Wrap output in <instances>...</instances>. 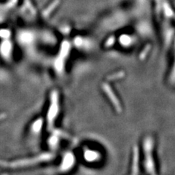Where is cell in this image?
Wrapping results in <instances>:
<instances>
[{
    "label": "cell",
    "instance_id": "6da1fadb",
    "mask_svg": "<svg viewBox=\"0 0 175 175\" xmlns=\"http://www.w3.org/2000/svg\"><path fill=\"white\" fill-rule=\"evenodd\" d=\"M154 139L151 136H147L142 140L143 166L148 174H156V165L154 158Z\"/></svg>",
    "mask_w": 175,
    "mask_h": 175
},
{
    "label": "cell",
    "instance_id": "7a4b0ae2",
    "mask_svg": "<svg viewBox=\"0 0 175 175\" xmlns=\"http://www.w3.org/2000/svg\"><path fill=\"white\" fill-rule=\"evenodd\" d=\"M60 112V93L57 89H53L49 94V102L46 113V125L49 131L54 128L56 121Z\"/></svg>",
    "mask_w": 175,
    "mask_h": 175
},
{
    "label": "cell",
    "instance_id": "3957f363",
    "mask_svg": "<svg viewBox=\"0 0 175 175\" xmlns=\"http://www.w3.org/2000/svg\"><path fill=\"white\" fill-rule=\"evenodd\" d=\"M71 51V44L67 40H64L60 45L59 51L53 61V69L58 74H62L65 69L67 60Z\"/></svg>",
    "mask_w": 175,
    "mask_h": 175
},
{
    "label": "cell",
    "instance_id": "277c9868",
    "mask_svg": "<svg viewBox=\"0 0 175 175\" xmlns=\"http://www.w3.org/2000/svg\"><path fill=\"white\" fill-rule=\"evenodd\" d=\"M75 157L72 152L65 153L61 159V163L58 166V170L61 172H67L71 170L75 165Z\"/></svg>",
    "mask_w": 175,
    "mask_h": 175
},
{
    "label": "cell",
    "instance_id": "5b68a950",
    "mask_svg": "<svg viewBox=\"0 0 175 175\" xmlns=\"http://www.w3.org/2000/svg\"><path fill=\"white\" fill-rule=\"evenodd\" d=\"M102 89L103 91L104 92V94H107V98L109 99L110 101L112 102V104H113V107L117 111H120L121 110V105L120 104V102L118 101V99L116 97L114 91L112 90L111 87L109 84L107 83H104L102 85Z\"/></svg>",
    "mask_w": 175,
    "mask_h": 175
},
{
    "label": "cell",
    "instance_id": "8992f818",
    "mask_svg": "<svg viewBox=\"0 0 175 175\" xmlns=\"http://www.w3.org/2000/svg\"><path fill=\"white\" fill-rule=\"evenodd\" d=\"M140 150L137 146H134L133 147L132 156H131V174H138L139 169H140Z\"/></svg>",
    "mask_w": 175,
    "mask_h": 175
},
{
    "label": "cell",
    "instance_id": "52a82bcc",
    "mask_svg": "<svg viewBox=\"0 0 175 175\" xmlns=\"http://www.w3.org/2000/svg\"><path fill=\"white\" fill-rule=\"evenodd\" d=\"M83 157L87 162L94 163L100 160L101 155L99 151L92 150L90 148H85L83 150Z\"/></svg>",
    "mask_w": 175,
    "mask_h": 175
},
{
    "label": "cell",
    "instance_id": "ba28073f",
    "mask_svg": "<svg viewBox=\"0 0 175 175\" xmlns=\"http://www.w3.org/2000/svg\"><path fill=\"white\" fill-rule=\"evenodd\" d=\"M58 142H59V137H58V135H56V134H54L53 135L50 137L48 140V144L51 150H55L58 147Z\"/></svg>",
    "mask_w": 175,
    "mask_h": 175
},
{
    "label": "cell",
    "instance_id": "9c48e42d",
    "mask_svg": "<svg viewBox=\"0 0 175 175\" xmlns=\"http://www.w3.org/2000/svg\"><path fill=\"white\" fill-rule=\"evenodd\" d=\"M119 42L123 46L128 47L131 44H133L134 41H133V39L130 36L128 35V34H123V36H122L120 38V41Z\"/></svg>",
    "mask_w": 175,
    "mask_h": 175
}]
</instances>
